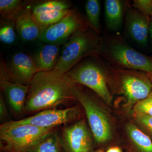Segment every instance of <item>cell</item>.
Wrapping results in <instances>:
<instances>
[{"label": "cell", "mask_w": 152, "mask_h": 152, "mask_svg": "<svg viewBox=\"0 0 152 152\" xmlns=\"http://www.w3.org/2000/svg\"><path fill=\"white\" fill-rule=\"evenodd\" d=\"M103 45V38L91 28L78 31L66 43L59 59L53 72L65 75L87 57L96 58L100 56Z\"/></svg>", "instance_id": "2"}, {"label": "cell", "mask_w": 152, "mask_h": 152, "mask_svg": "<svg viewBox=\"0 0 152 152\" xmlns=\"http://www.w3.org/2000/svg\"><path fill=\"white\" fill-rule=\"evenodd\" d=\"M77 84L66 75L53 72H38L29 85L24 111L26 113L47 110L76 100Z\"/></svg>", "instance_id": "1"}, {"label": "cell", "mask_w": 152, "mask_h": 152, "mask_svg": "<svg viewBox=\"0 0 152 152\" xmlns=\"http://www.w3.org/2000/svg\"><path fill=\"white\" fill-rule=\"evenodd\" d=\"M59 137L65 152H93L92 135L84 120L64 128Z\"/></svg>", "instance_id": "10"}, {"label": "cell", "mask_w": 152, "mask_h": 152, "mask_svg": "<svg viewBox=\"0 0 152 152\" xmlns=\"http://www.w3.org/2000/svg\"><path fill=\"white\" fill-rule=\"evenodd\" d=\"M71 10H72L71 9H68L34 15L37 21L44 29L59 21L69 13Z\"/></svg>", "instance_id": "21"}, {"label": "cell", "mask_w": 152, "mask_h": 152, "mask_svg": "<svg viewBox=\"0 0 152 152\" xmlns=\"http://www.w3.org/2000/svg\"><path fill=\"white\" fill-rule=\"evenodd\" d=\"M106 152H122V151L119 147H115L110 148Z\"/></svg>", "instance_id": "28"}, {"label": "cell", "mask_w": 152, "mask_h": 152, "mask_svg": "<svg viewBox=\"0 0 152 152\" xmlns=\"http://www.w3.org/2000/svg\"><path fill=\"white\" fill-rule=\"evenodd\" d=\"M126 131L135 152H152V141L149 136L132 124L127 125Z\"/></svg>", "instance_id": "17"}, {"label": "cell", "mask_w": 152, "mask_h": 152, "mask_svg": "<svg viewBox=\"0 0 152 152\" xmlns=\"http://www.w3.org/2000/svg\"><path fill=\"white\" fill-rule=\"evenodd\" d=\"M76 97V100L84 109L91 132L96 141L103 143L110 140L112 137L111 126L103 110L92 97L78 87Z\"/></svg>", "instance_id": "7"}, {"label": "cell", "mask_w": 152, "mask_h": 152, "mask_svg": "<svg viewBox=\"0 0 152 152\" xmlns=\"http://www.w3.org/2000/svg\"><path fill=\"white\" fill-rule=\"evenodd\" d=\"M148 76L151 79V81L152 83V73H147Z\"/></svg>", "instance_id": "30"}, {"label": "cell", "mask_w": 152, "mask_h": 152, "mask_svg": "<svg viewBox=\"0 0 152 152\" xmlns=\"http://www.w3.org/2000/svg\"><path fill=\"white\" fill-rule=\"evenodd\" d=\"M61 146L60 137L54 130L30 148L27 152H61Z\"/></svg>", "instance_id": "18"}, {"label": "cell", "mask_w": 152, "mask_h": 152, "mask_svg": "<svg viewBox=\"0 0 152 152\" xmlns=\"http://www.w3.org/2000/svg\"><path fill=\"white\" fill-rule=\"evenodd\" d=\"M8 114L7 110L6 107L4 99L3 97L2 94L1 93L0 96V118L1 120L4 119L8 118Z\"/></svg>", "instance_id": "27"}, {"label": "cell", "mask_w": 152, "mask_h": 152, "mask_svg": "<svg viewBox=\"0 0 152 152\" xmlns=\"http://www.w3.org/2000/svg\"><path fill=\"white\" fill-rule=\"evenodd\" d=\"M0 84L12 109L18 113L24 111L29 86L13 83L7 77L5 65L1 63Z\"/></svg>", "instance_id": "12"}, {"label": "cell", "mask_w": 152, "mask_h": 152, "mask_svg": "<svg viewBox=\"0 0 152 152\" xmlns=\"http://www.w3.org/2000/svg\"><path fill=\"white\" fill-rule=\"evenodd\" d=\"M150 19L135 8H129L127 11L126 26L128 34L133 40L144 47L148 43Z\"/></svg>", "instance_id": "13"}, {"label": "cell", "mask_w": 152, "mask_h": 152, "mask_svg": "<svg viewBox=\"0 0 152 152\" xmlns=\"http://www.w3.org/2000/svg\"><path fill=\"white\" fill-rule=\"evenodd\" d=\"M136 121L152 137V117L146 115H135Z\"/></svg>", "instance_id": "26"}, {"label": "cell", "mask_w": 152, "mask_h": 152, "mask_svg": "<svg viewBox=\"0 0 152 152\" xmlns=\"http://www.w3.org/2000/svg\"><path fill=\"white\" fill-rule=\"evenodd\" d=\"M75 107L64 109H47L38 114L19 121H10L1 125L3 126L31 125L45 129H55L57 126L70 122L77 115Z\"/></svg>", "instance_id": "9"}, {"label": "cell", "mask_w": 152, "mask_h": 152, "mask_svg": "<svg viewBox=\"0 0 152 152\" xmlns=\"http://www.w3.org/2000/svg\"><path fill=\"white\" fill-rule=\"evenodd\" d=\"M69 4L67 2L63 1H52L45 2L36 6L32 12L34 15L39 14L61 11L70 9Z\"/></svg>", "instance_id": "22"}, {"label": "cell", "mask_w": 152, "mask_h": 152, "mask_svg": "<svg viewBox=\"0 0 152 152\" xmlns=\"http://www.w3.org/2000/svg\"><path fill=\"white\" fill-rule=\"evenodd\" d=\"M55 129H45L31 125L0 126V139L12 152H27Z\"/></svg>", "instance_id": "6"}, {"label": "cell", "mask_w": 152, "mask_h": 152, "mask_svg": "<svg viewBox=\"0 0 152 152\" xmlns=\"http://www.w3.org/2000/svg\"><path fill=\"white\" fill-rule=\"evenodd\" d=\"M124 4L120 0H106L105 15L107 27L112 31L119 29L122 24Z\"/></svg>", "instance_id": "16"}, {"label": "cell", "mask_w": 152, "mask_h": 152, "mask_svg": "<svg viewBox=\"0 0 152 152\" xmlns=\"http://www.w3.org/2000/svg\"><path fill=\"white\" fill-rule=\"evenodd\" d=\"M59 45L48 44L35 57L34 60L38 72H50L53 70L59 59Z\"/></svg>", "instance_id": "15"}, {"label": "cell", "mask_w": 152, "mask_h": 152, "mask_svg": "<svg viewBox=\"0 0 152 152\" xmlns=\"http://www.w3.org/2000/svg\"><path fill=\"white\" fill-rule=\"evenodd\" d=\"M149 35L152 43V17L151 18V19H150Z\"/></svg>", "instance_id": "29"}, {"label": "cell", "mask_w": 152, "mask_h": 152, "mask_svg": "<svg viewBox=\"0 0 152 152\" xmlns=\"http://www.w3.org/2000/svg\"><path fill=\"white\" fill-rule=\"evenodd\" d=\"M91 28L88 19L85 18L76 10L61 20L43 29L39 39L48 44H59L68 41L75 33Z\"/></svg>", "instance_id": "8"}, {"label": "cell", "mask_w": 152, "mask_h": 152, "mask_svg": "<svg viewBox=\"0 0 152 152\" xmlns=\"http://www.w3.org/2000/svg\"><path fill=\"white\" fill-rule=\"evenodd\" d=\"M107 67L115 74L122 92L130 105L147 98L152 91V83L146 73L135 70L116 67L102 61Z\"/></svg>", "instance_id": "4"}, {"label": "cell", "mask_w": 152, "mask_h": 152, "mask_svg": "<svg viewBox=\"0 0 152 152\" xmlns=\"http://www.w3.org/2000/svg\"><path fill=\"white\" fill-rule=\"evenodd\" d=\"M16 34L13 28L10 25L3 26L0 29V40L6 44H11L15 42Z\"/></svg>", "instance_id": "24"}, {"label": "cell", "mask_w": 152, "mask_h": 152, "mask_svg": "<svg viewBox=\"0 0 152 152\" xmlns=\"http://www.w3.org/2000/svg\"><path fill=\"white\" fill-rule=\"evenodd\" d=\"M25 9L20 0H1L0 13L3 18L15 21L20 14Z\"/></svg>", "instance_id": "19"}, {"label": "cell", "mask_w": 152, "mask_h": 152, "mask_svg": "<svg viewBox=\"0 0 152 152\" xmlns=\"http://www.w3.org/2000/svg\"><path fill=\"white\" fill-rule=\"evenodd\" d=\"M85 10L91 28L100 35L101 33L100 24L101 5L99 1L88 0L86 3Z\"/></svg>", "instance_id": "20"}, {"label": "cell", "mask_w": 152, "mask_h": 152, "mask_svg": "<svg viewBox=\"0 0 152 152\" xmlns=\"http://www.w3.org/2000/svg\"><path fill=\"white\" fill-rule=\"evenodd\" d=\"M100 56L107 63L116 67L152 73V57L133 49L120 37L103 38Z\"/></svg>", "instance_id": "3"}, {"label": "cell", "mask_w": 152, "mask_h": 152, "mask_svg": "<svg viewBox=\"0 0 152 152\" xmlns=\"http://www.w3.org/2000/svg\"><path fill=\"white\" fill-rule=\"evenodd\" d=\"M133 114L146 115L152 117V91L145 99L139 101L134 106Z\"/></svg>", "instance_id": "23"}, {"label": "cell", "mask_w": 152, "mask_h": 152, "mask_svg": "<svg viewBox=\"0 0 152 152\" xmlns=\"http://www.w3.org/2000/svg\"><path fill=\"white\" fill-rule=\"evenodd\" d=\"M5 71L11 81L27 86L38 72L34 59L23 52L14 55L9 65L5 66Z\"/></svg>", "instance_id": "11"}, {"label": "cell", "mask_w": 152, "mask_h": 152, "mask_svg": "<svg viewBox=\"0 0 152 152\" xmlns=\"http://www.w3.org/2000/svg\"><path fill=\"white\" fill-rule=\"evenodd\" d=\"M98 63L86 61L72 69L66 75L74 83L88 87L105 102L111 104L113 97L108 87L105 74Z\"/></svg>", "instance_id": "5"}, {"label": "cell", "mask_w": 152, "mask_h": 152, "mask_svg": "<svg viewBox=\"0 0 152 152\" xmlns=\"http://www.w3.org/2000/svg\"><path fill=\"white\" fill-rule=\"evenodd\" d=\"M96 152H104L102 151H97Z\"/></svg>", "instance_id": "31"}, {"label": "cell", "mask_w": 152, "mask_h": 152, "mask_svg": "<svg viewBox=\"0 0 152 152\" xmlns=\"http://www.w3.org/2000/svg\"><path fill=\"white\" fill-rule=\"evenodd\" d=\"M133 7L148 18L152 17V0H134Z\"/></svg>", "instance_id": "25"}, {"label": "cell", "mask_w": 152, "mask_h": 152, "mask_svg": "<svg viewBox=\"0 0 152 152\" xmlns=\"http://www.w3.org/2000/svg\"><path fill=\"white\" fill-rule=\"evenodd\" d=\"M15 22L16 29L23 40L31 41L39 39L43 28L37 21L31 9H24Z\"/></svg>", "instance_id": "14"}]
</instances>
